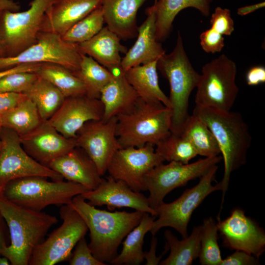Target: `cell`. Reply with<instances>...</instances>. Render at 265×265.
<instances>
[{
	"label": "cell",
	"instance_id": "1",
	"mask_svg": "<svg viewBox=\"0 0 265 265\" xmlns=\"http://www.w3.org/2000/svg\"><path fill=\"white\" fill-rule=\"evenodd\" d=\"M70 204L79 213L90 232L88 246L94 256L110 263L117 256L120 243L141 221L144 212L115 211L96 209L80 195L73 198Z\"/></svg>",
	"mask_w": 265,
	"mask_h": 265
},
{
	"label": "cell",
	"instance_id": "2",
	"mask_svg": "<svg viewBox=\"0 0 265 265\" xmlns=\"http://www.w3.org/2000/svg\"><path fill=\"white\" fill-rule=\"evenodd\" d=\"M193 114L202 120L213 134L224 160V174L220 182L222 191L220 209L233 172L246 162L252 136L248 125L238 112L221 111L196 105Z\"/></svg>",
	"mask_w": 265,
	"mask_h": 265
},
{
	"label": "cell",
	"instance_id": "3",
	"mask_svg": "<svg viewBox=\"0 0 265 265\" xmlns=\"http://www.w3.org/2000/svg\"><path fill=\"white\" fill-rule=\"evenodd\" d=\"M0 212L8 228L10 243L0 251L12 265H27L34 248L44 240L57 218L27 209L8 200L0 191Z\"/></svg>",
	"mask_w": 265,
	"mask_h": 265
},
{
	"label": "cell",
	"instance_id": "4",
	"mask_svg": "<svg viewBox=\"0 0 265 265\" xmlns=\"http://www.w3.org/2000/svg\"><path fill=\"white\" fill-rule=\"evenodd\" d=\"M172 112L159 102L139 98L129 110L116 116V134L122 148L158 145L170 133Z\"/></svg>",
	"mask_w": 265,
	"mask_h": 265
},
{
	"label": "cell",
	"instance_id": "5",
	"mask_svg": "<svg viewBox=\"0 0 265 265\" xmlns=\"http://www.w3.org/2000/svg\"><path fill=\"white\" fill-rule=\"evenodd\" d=\"M157 69L169 83V100L172 112L170 132L181 134L190 115L189 99L196 88L200 74L193 67L185 50L179 31L175 48L169 54H163L157 62Z\"/></svg>",
	"mask_w": 265,
	"mask_h": 265
},
{
	"label": "cell",
	"instance_id": "6",
	"mask_svg": "<svg viewBox=\"0 0 265 265\" xmlns=\"http://www.w3.org/2000/svg\"><path fill=\"white\" fill-rule=\"evenodd\" d=\"M42 176L27 177L11 181L2 193L10 201L23 208L41 212L50 205L61 206L73 198L89 190L71 181H48Z\"/></svg>",
	"mask_w": 265,
	"mask_h": 265
},
{
	"label": "cell",
	"instance_id": "7",
	"mask_svg": "<svg viewBox=\"0 0 265 265\" xmlns=\"http://www.w3.org/2000/svg\"><path fill=\"white\" fill-rule=\"evenodd\" d=\"M236 63L222 54L204 65L197 85L196 105L230 111L237 99Z\"/></svg>",
	"mask_w": 265,
	"mask_h": 265
},
{
	"label": "cell",
	"instance_id": "8",
	"mask_svg": "<svg viewBox=\"0 0 265 265\" xmlns=\"http://www.w3.org/2000/svg\"><path fill=\"white\" fill-rule=\"evenodd\" d=\"M217 164L212 166L201 178L194 186L186 189L174 201L166 203L163 201L155 209L158 219L154 220L150 231L152 236L163 227H171L176 230L183 238L186 237L187 226L191 215L204 199L214 191L221 190L220 182L213 186Z\"/></svg>",
	"mask_w": 265,
	"mask_h": 265
},
{
	"label": "cell",
	"instance_id": "9",
	"mask_svg": "<svg viewBox=\"0 0 265 265\" xmlns=\"http://www.w3.org/2000/svg\"><path fill=\"white\" fill-rule=\"evenodd\" d=\"M53 0H32L22 12L1 10L0 42L5 57L14 56L37 42L44 16Z\"/></svg>",
	"mask_w": 265,
	"mask_h": 265
},
{
	"label": "cell",
	"instance_id": "10",
	"mask_svg": "<svg viewBox=\"0 0 265 265\" xmlns=\"http://www.w3.org/2000/svg\"><path fill=\"white\" fill-rule=\"evenodd\" d=\"M59 214L62 224L34 248L28 265H54L69 260L74 247L85 237L88 228L70 204L61 206Z\"/></svg>",
	"mask_w": 265,
	"mask_h": 265
},
{
	"label": "cell",
	"instance_id": "11",
	"mask_svg": "<svg viewBox=\"0 0 265 265\" xmlns=\"http://www.w3.org/2000/svg\"><path fill=\"white\" fill-rule=\"evenodd\" d=\"M222 159L217 156L207 157L191 163L177 161L163 163L149 171L144 179V190H148L150 206L155 209L173 189L185 186L190 181L201 178L210 168Z\"/></svg>",
	"mask_w": 265,
	"mask_h": 265
},
{
	"label": "cell",
	"instance_id": "12",
	"mask_svg": "<svg viewBox=\"0 0 265 265\" xmlns=\"http://www.w3.org/2000/svg\"><path fill=\"white\" fill-rule=\"evenodd\" d=\"M81 56L77 44L64 41L58 34L40 31L35 44L14 56L0 57V70L22 64L53 63L75 72L80 68Z\"/></svg>",
	"mask_w": 265,
	"mask_h": 265
},
{
	"label": "cell",
	"instance_id": "13",
	"mask_svg": "<svg viewBox=\"0 0 265 265\" xmlns=\"http://www.w3.org/2000/svg\"><path fill=\"white\" fill-rule=\"evenodd\" d=\"M0 191L11 181L32 176L62 181L58 173L30 157L23 148L19 135L13 130L3 127L0 134Z\"/></svg>",
	"mask_w": 265,
	"mask_h": 265
},
{
	"label": "cell",
	"instance_id": "14",
	"mask_svg": "<svg viewBox=\"0 0 265 265\" xmlns=\"http://www.w3.org/2000/svg\"><path fill=\"white\" fill-rule=\"evenodd\" d=\"M147 144L141 147H125L118 150L107 168L110 177L125 183L132 190L144 191V179L154 167L163 163V158Z\"/></svg>",
	"mask_w": 265,
	"mask_h": 265
},
{
	"label": "cell",
	"instance_id": "15",
	"mask_svg": "<svg viewBox=\"0 0 265 265\" xmlns=\"http://www.w3.org/2000/svg\"><path fill=\"white\" fill-rule=\"evenodd\" d=\"M116 116L86 122L78 131L76 147L81 148L95 164L102 176L116 151L122 148L116 134Z\"/></svg>",
	"mask_w": 265,
	"mask_h": 265
},
{
	"label": "cell",
	"instance_id": "16",
	"mask_svg": "<svg viewBox=\"0 0 265 265\" xmlns=\"http://www.w3.org/2000/svg\"><path fill=\"white\" fill-rule=\"evenodd\" d=\"M217 225L225 248L243 251L258 258L265 252L264 229L243 210L234 209L226 219L218 220Z\"/></svg>",
	"mask_w": 265,
	"mask_h": 265
},
{
	"label": "cell",
	"instance_id": "17",
	"mask_svg": "<svg viewBox=\"0 0 265 265\" xmlns=\"http://www.w3.org/2000/svg\"><path fill=\"white\" fill-rule=\"evenodd\" d=\"M104 106L99 99L86 95L67 97L47 121L63 136L75 138L87 122L102 119Z\"/></svg>",
	"mask_w": 265,
	"mask_h": 265
},
{
	"label": "cell",
	"instance_id": "18",
	"mask_svg": "<svg viewBox=\"0 0 265 265\" xmlns=\"http://www.w3.org/2000/svg\"><path fill=\"white\" fill-rule=\"evenodd\" d=\"M94 206L106 205L110 211L116 208H130L156 216L154 209L149 205L148 198L141 192H135L124 182L110 176L102 178L95 189L80 194Z\"/></svg>",
	"mask_w": 265,
	"mask_h": 265
},
{
	"label": "cell",
	"instance_id": "19",
	"mask_svg": "<svg viewBox=\"0 0 265 265\" xmlns=\"http://www.w3.org/2000/svg\"><path fill=\"white\" fill-rule=\"evenodd\" d=\"M19 137L26 152L47 167L52 160L76 147L75 138L65 137L47 120L43 121L33 131Z\"/></svg>",
	"mask_w": 265,
	"mask_h": 265
},
{
	"label": "cell",
	"instance_id": "20",
	"mask_svg": "<svg viewBox=\"0 0 265 265\" xmlns=\"http://www.w3.org/2000/svg\"><path fill=\"white\" fill-rule=\"evenodd\" d=\"M101 2V0H53L44 16L40 31L62 36Z\"/></svg>",
	"mask_w": 265,
	"mask_h": 265
},
{
	"label": "cell",
	"instance_id": "21",
	"mask_svg": "<svg viewBox=\"0 0 265 265\" xmlns=\"http://www.w3.org/2000/svg\"><path fill=\"white\" fill-rule=\"evenodd\" d=\"M147 18L137 28V38L122 58L124 72L129 69L157 61L165 53L156 36L155 14L153 6L146 10Z\"/></svg>",
	"mask_w": 265,
	"mask_h": 265
},
{
	"label": "cell",
	"instance_id": "22",
	"mask_svg": "<svg viewBox=\"0 0 265 265\" xmlns=\"http://www.w3.org/2000/svg\"><path fill=\"white\" fill-rule=\"evenodd\" d=\"M48 167L63 179L80 184L89 190L96 189L103 178L94 162L78 147L52 160Z\"/></svg>",
	"mask_w": 265,
	"mask_h": 265
},
{
	"label": "cell",
	"instance_id": "23",
	"mask_svg": "<svg viewBox=\"0 0 265 265\" xmlns=\"http://www.w3.org/2000/svg\"><path fill=\"white\" fill-rule=\"evenodd\" d=\"M121 39L107 26L93 37L77 44L79 51L92 57L114 75L123 71L120 53H126V47L120 43Z\"/></svg>",
	"mask_w": 265,
	"mask_h": 265
},
{
	"label": "cell",
	"instance_id": "24",
	"mask_svg": "<svg viewBox=\"0 0 265 265\" xmlns=\"http://www.w3.org/2000/svg\"><path fill=\"white\" fill-rule=\"evenodd\" d=\"M146 0H101L105 23L121 40L137 34V14Z\"/></svg>",
	"mask_w": 265,
	"mask_h": 265
},
{
	"label": "cell",
	"instance_id": "25",
	"mask_svg": "<svg viewBox=\"0 0 265 265\" xmlns=\"http://www.w3.org/2000/svg\"><path fill=\"white\" fill-rule=\"evenodd\" d=\"M139 96L127 80L122 71L103 89L100 99L104 106L102 119L110 118L130 109L135 104Z\"/></svg>",
	"mask_w": 265,
	"mask_h": 265
},
{
	"label": "cell",
	"instance_id": "26",
	"mask_svg": "<svg viewBox=\"0 0 265 265\" xmlns=\"http://www.w3.org/2000/svg\"><path fill=\"white\" fill-rule=\"evenodd\" d=\"M213 0H155L152 5L155 14L156 36L161 42L168 36L173 21L182 10L191 7L198 10L203 15L210 13Z\"/></svg>",
	"mask_w": 265,
	"mask_h": 265
},
{
	"label": "cell",
	"instance_id": "27",
	"mask_svg": "<svg viewBox=\"0 0 265 265\" xmlns=\"http://www.w3.org/2000/svg\"><path fill=\"white\" fill-rule=\"evenodd\" d=\"M157 62L132 67L124 72L125 75L139 98L146 101L160 102L171 109L169 98L159 86Z\"/></svg>",
	"mask_w": 265,
	"mask_h": 265
},
{
	"label": "cell",
	"instance_id": "28",
	"mask_svg": "<svg viewBox=\"0 0 265 265\" xmlns=\"http://www.w3.org/2000/svg\"><path fill=\"white\" fill-rule=\"evenodd\" d=\"M201 226L194 227L189 236L179 240L169 230L164 237L170 250L169 256L159 262L160 265H191L199 257L200 251Z\"/></svg>",
	"mask_w": 265,
	"mask_h": 265
},
{
	"label": "cell",
	"instance_id": "29",
	"mask_svg": "<svg viewBox=\"0 0 265 265\" xmlns=\"http://www.w3.org/2000/svg\"><path fill=\"white\" fill-rule=\"evenodd\" d=\"M155 216L144 212L139 223L126 236L121 253L110 264L114 265H138L144 261L143 245L145 235L150 232Z\"/></svg>",
	"mask_w": 265,
	"mask_h": 265
},
{
	"label": "cell",
	"instance_id": "30",
	"mask_svg": "<svg viewBox=\"0 0 265 265\" xmlns=\"http://www.w3.org/2000/svg\"><path fill=\"white\" fill-rule=\"evenodd\" d=\"M1 115L2 127L13 130L19 136L31 132L43 121L35 104L26 96L15 106Z\"/></svg>",
	"mask_w": 265,
	"mask_h": 265
},
{
	"label": "cell",
	"instance_id": "31",
	"mask_svg": "<svg viewBox=\"0 0 265 265\" xmlns=\"http://www.w3.org/2000/svg\"><path fill=\"white\" fill-rule=\"evenodd\" d=\"M24 94L34 103L43 121L49 119L65 99L58 88L39 76Z\"/></svg>",
	"mask_w": 265,
	"mask_h": 265
},
{
	"label": "cell",
	"instance_id": "32",
	"mask_svg": "<svg viewBox=\"0 0 265 265\" xmlns=\"http://www.w3.org/2000/svg\"><path fill=\"white\" fill-rule=\"evenodd\" d=\"M63 94L66 98L86 95L85 87L72 71L64 66L53 63H42L36 72Z\"/></svg>",
	"mask_w": 265,
	"mask_h": 265
},
{
	"label": "cell",
	"instance_id": "33",
	"mask_svg": "<svg viewBox=\"0 0 265 265\" xmlns=\"http://www.w3.org/2000/svg\"><path fill=\"white\" fill-rule=\"evenodd\" d=\"M181 134L191 142L197 155L207 158L220 154L217 142L212 131L202 120L193 114L186 119Z\"/></svg>",
	"mask_w": 265,
	"mask_h": 265
},
{
	"label": "cell",
	"instance_id": "34",
	"mask_svg": "<svg viewBox=\"0 0 265 265\" xmlns=\"http://www.w3.org/2000/svg\"><path fill=\"white\" fill-rule=\"evenodd\" d=\"M73 73L83 83L88 96L99 99L104 87L114 75L92 57L82 54L79 69Z\"/></svg>",
	"mask_w": 265,
	"mask_h": 265
},
{
	"label": "cell",
	"instance_id": "35",
	"mask_svg": "<svg viewBox=\"0 0 265 265\" xmlns=\"http://www.w3.org/2000/svg\"><path fill=\"white\" fill-rule=\"evenodd\" d=\"M156 151L164 160L184 164L194 158L197 153L191 142L182 134L170 133L156 145Z\"/></svg>",
	"mask_w": 265,
	"mask_h": 265
},
{
	"label": "cell",
	"instance_id": "36",
	"mask_svg": "<svg viewBox=\"0 0 265 265\" xmlns=\"http://www.w3.org/2000/svg\"><path fill=\"white\" fill-rule=\"evenodd\" d=\"M200 226V263L202 265H220L223 259L218 244L217 223L210 216L205 218Z\"/></svg>",
	"mask_w": 265,
	"mask_h": 265
},
{
	"label": "cell",
	"instance_id": "37",
	"mask_svg": "<svg viewBox=\"0 0 265 265\" xmlns=\"http://www.w3.org/2000/svg\"><path fill=\"white\" fill-rule=\"evenodd\" d=\"M105 23L101 5L78 22L61 36L65 41L74 44L88 41L103 27Z\"/></svg>",
	"mask_w": 265,
	"mask_h": 265
},
{
	"label": "cell",
	"instance_id": "38",
	"mask_svg": "<svg viewBox=\"0 0 265 265\" xmlns=\"http://www.w3.org/2000/svg\"><path fill=\"white\" fill-rule=\"evenodd\" d=\"M35 72H20L0 79V92L24 93L38 78Z\"/></svg>",
	"mask_w": 265,
	"mask_h": 265
},
{
	"label": "cell",
	"instance_id": "39",
	"mask_svg": "<svg viewBox=\"0 0 265 265\" xmlns=\"http://www.w3.org/2000/svg\"><path fill=\"white\" fill-rule=\"evenodd\" d=\"M211 28L222 35H230L234 30V23L229 9L217 6L211 16Z\"/></svg>",
	"mask_w": 265,
	"mask_h": 265
},
{
	"label": "cell",
	"instance_id": "40",
	"mask_svg": "<svg viewBox=\"0 0 265 265\" xmlns=\"http://www.w3.org/2000/svg\"><path fill=\"white\" fill-rule=\"evenodd\" d=\"M73 253L69 259L70 265H106L93 255L84 237L77 242Z\"/></svg>",
	"mask_w": 265,
	"mask_h": 265
},
{
	"label": "cell",
	"instance_id": "41",
	"mask_svg": "<svg viewBox=\"0 0 265 265\" xmlns=\"http://www.w3.org/2000/svg\"><path fill=\"white\" fill-rule=\"evenodd\" d=\"M199 38L202 48L207 53L220 52L225 45L223 35L211 27L203 31Z\"/></svg>",
	"mask_w": 265,
	"mask_h": 265
},
{
	"label": "cell",
	"instance_id": "42",
	"mask_svg": "<svg viewBox=\"0 0 265 265\" xmlns=\"http://www.w3.org/2000/svg\"><path fill=\"white\" fill-rule=\"evenodd\" d=\"M259 258L241 250H236L233 254L223 259L220 265H258Z\"/></svg>",
	"mask_w": 265,
	"mask_h": 265
},
{
	"label": "cell",
	"instance_id": "43",
	"mask_svg": "<svg viewBox=\"0 0 265 265\" xmlns=\"http://www.w3.org/2000/svg\"><path fill=\"white\" fill-rule=\"evenodd\" d=\"M26 96L24 93L0 92V114L15 106Z\"/></svg>",
	"mask_w": 265,
	"mask_h": 265
},
{
	"label": "cell",
	"instance_id": "44",
	"mask_svg": "<svg viewBox=\"0 0 265 265\" xmlns=\"http://www.w3.org/2000/svg\"><path fill=\"white\" fill-rule=\"evenodd\" d=\"M246 80L249 86H256L265 82V68L255 66L250 68L246 75Z\"/></svg>",
	"mask_w": 265,
	"mask_h": 265
},
{
	"label": "cell",
	"instance_id": "45",
	"mask_svg": "<svg viewBox=\"0 0 265 265\" xmlns=\"http://www.w3.org/2000/svg\"><path fill=\"white\" fill-rule=\"evenodd\" d=\"M158 244V239L155 236H152L151 243L150 248L148 252H144V258L146 260V265H157L159 264L163 255L168 250L167 247L165 246V250L163 253L159 256H156V249Z\"/></svg>",
	"mask_w": 265,
	"mask_h": 265
},
{
	"label": "cell",
	"instance_id": "46",
	"mask_svg": "<svg viewBox=\"0 0 265 265\" xmlns=\"http://www.w3.org/2000/svg\"><path fill=\"white\" fill-rule=\"evenodd\" d=\"M41 64L42 63L22 64L9 69L0 70V79L8 75L17 72H36Z\"/></svg>",
	"mask_w": 265,
	"mask_h": 265
},
{
	"label": "cell",
	"instance_id": "47",
	"mask_svg": "<svg viewBox=\"0 0 265 265\" xmlns=\"http://www.w3.org/2000/svg\"><path fill=\"white\" fill-rule=\"evenodd\" d=\"M10 243V234L6 221L0 212V251Z\"/></svg>",
	"mask_w": 265,
	"mask_h": 265
},
{
	"label": "cell",
	"instance_id": "48",
	"mask_svg": "<svg viewBox=\"0 0 265 265\" xmlns=\"http://www.w3.org/2000/svg\"><path fill=\"white\" fill-rule=\"evenodd\" d=\"M265 6V2L264 1L256 3L252 5H247L239 8L238 9V14L241 16L246 15L254 11L262 8Z\"/></svg>",
	"mask_w": 265,
	"mask_h": 265
},
{
	"label": "cell",
	"instance_id": "49",
	"mask_svg": "<svg viewBox=\"0 0 265 265\" xmlns=\"http://www.w3.org/2000/svg\"><path fill=\"white\" fill-rule=\"evenodd\" d=\"M20 9V5L13 0H0V10L17 12L19 11Z\"/></svg>",
	"mask_w": 265,
	"mask_h": 265
},
{
	"label": "cell",
	"instance_id": "50",
	"mask_svg": "<svg viewBox=\"0 0 265 265\" xmlns=\"http://www.w3.org/2000/svg\"><path fill=\"white\" fill-rule=\"evenodd\" d=\"M10 265V262L8 259L0 255V265Z\"/></svg>",
	"mask_w": 265,
	"mask_h": 265
},
{
	"label": "cell",
	"instance_id": "51",
	"mask_svg": "<svg viewBox=\"0 0 265 265\" xmlns=\"http://www.w3.org/2000/svg\"><path fill=\"white\" fill-rule=\"evenodd\" d=\"M0 11L1 10H0ZM5 53L0 42V57H5Z\"/></svg>",
	"mask_w": 265,
	"mask_h": 265
},
{
	"label": "cell",
	"instance_id": "52",
	"mask_svg": "<svg viewBox=\"0 0 265 265\" xmlns=\"http://www.w3.org/2000/svg\"><path fill=\"white\" fill-rule=\"evenodd\" d=\"M2 128L3 127H2V117H1V114H0V132Z\"/></svg>",
	"mask_w": 265,
	"mask_h": 265
},
{
	"label": "cell",
	"instance_id": "53",
	"mask_svg": "<svg viewBox=\"0 0 265 265\" xmlns=\"http://www.w3.org/2000/svg\"><path fill=\"white\" fill-rule=\"evenodd\" d=\"M1 140L0 139V150L1 149Z\"/></svg>",
	"mask_w": 265,
	"mask_h": 265
}]
</instances>
